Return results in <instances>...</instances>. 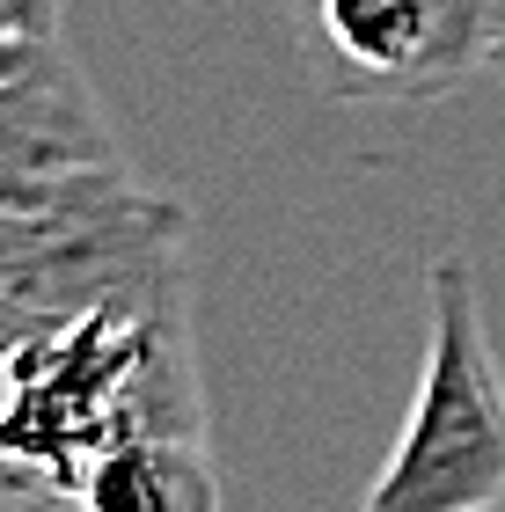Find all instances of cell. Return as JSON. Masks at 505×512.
<instances>
[{"instance_id":"1","label":"cell","mask_w":505,"mask_h":512,"mask_svg":"<svg viewBox=\"0 0 505 512\" xmlns=\"http://www.w3.org/2000/svg\"><path fill=\"white\" fill-rule=\"evenodd\" d=\"M132 432H205L183 264L74 315H37L0 359V512H74Z\"/></svg>"},{"instance_id":"2","label":"cell","mask_w":505,"mask_h":512,"mask_svg":"<svg viewBox=\"0 0 505 512\" xmlns=\"http://www.w3.org/2000/svg\"><path fill=\"white\" fill-rule=\"evenodd\" d=\"M359 512H505V366L484 330L476 264L454 249L425 271L418 395Z\"/></svg>"},{"instance_id":"3","label":"cell","mask_w":505,"mask_h":512,"mask_svg":"<svg viewBox=\"0 0 505 512\" xmlns=\"http://www.w3.org/2000/svg\"><path fill=\"white\" fill-rule=\"evenodd\" d=\"M183 205L140 191L125 169L30 213H0V300L30 315H74L183 264Z\"/></svg>"},{"instance_id":"4","label":"cell","mask_w":505,"mask_h":512,"mask_svg":"<svg viewBox=\"0 0 505 512\" xmlns=\"http://www.w3.org/2000/svg\"><path fill=\"white\" fill-rule=\"evenodd\" d=\"M505 37V0H315L330 96L440 103Z\"/></svg>"},{"instance_id":"5","label":"cell","mask_w":505,"mask_h":512,"mask_svg":"<svg viewBox=\"0 0 505 512\" xmlns=\"http://www.w3.org/2000/svg\"><path fill=\"white\" fill-rule=\"evenodd\" d=\"M118 169L110 118L66 44H30L0 66V213L52 205Z\"/></svg>"},{"instance_id":"6","label":"cell","mask_w":505,"mask_h":512,"mask_svg":"<svg viewBox=\"0 0 505 512\" xmlns=\"http://www.w3.org/2000/svg\"><path fill=\"white\" fill-rule=\"evenodd\" d=\"M227 483L205 432H132L81 476L74 512H220Z\"/></svg>"},{"instance_id":"7","label":"cell","mask_w":505,"mask_h":512,"mask_svg":"<svg viewBox=\"0 0 505 512\" xmlns=\"http://www.w3.org/2000/svg\"><path fill=\"white\" fill-rule=\"evenodd\" d=\"M59 0H0V44H52Z\"/></svg>"},{"instance_id":"8","label":"cell","mask_w":505,"mask_h":512,"mask_svg":"<svg viewBox=\"0 0 505 512\" xmlns=\"http://www.w3.org/2000/svg\"><path fill=\"white\" fill-rule=\"evenodd\" d=\"M30 322H37L30 308H15V300H0V359H8V344H15L22 330H30Z\"/></svg>"},{"instance_id":"9","label":"cell","mask_w":505,"mask_h":512,"mask_svg":"<svg viewBox=\"0 0 505 512\" xmlns=\"http://www.w3.org/2000/svg\"><path fill=\"white\" fill-rule=\"evenodd\" d=\"M491 81H498V88H505V37H498V44H491Z\"/></svg>"},{"instance_id":"10","label":"cell","mask_w":505,"mask_h":512,"mask_svg":"<svg viewBox=\"0 0 505 512\" xmlns=\"http://www.w3.org/2000/svg\"><path fill=\"white\" fill-rule=\"evenodd\" d=\"M52 44H59V37H52ZM15 52H30V44H0V66H8V59H15Z\"/></svg>"}]
</instances>
